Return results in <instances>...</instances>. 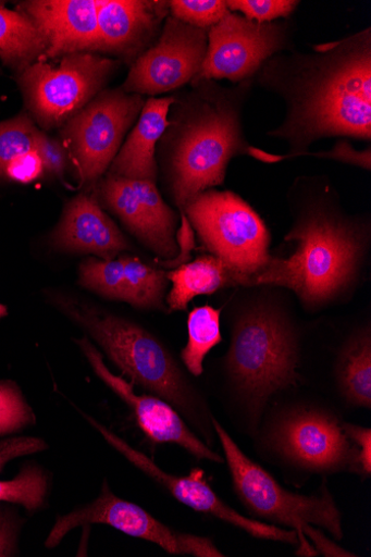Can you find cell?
Segmentation results:
<instances>
[{"label":"cell","mask_w":371,"mask_h":557,"mask_svg":"<svg viewBox=\"0 0 371 557\" xmlns=\"http://www.w3.org/2000/svg\"><path fill=\"white\" fill-rule=\"evenodd\" d=\"M125 268V301L131 306L154 310L163 309L168 287V273L151 268L140 260L123 257Z\"/></svg>","instance_id":"cell-25"},{"label":"cell","mask_w":371,"mask_h":557,"mask_svg":"<svg viewBox=\"0 0 371 557\" xmlns=\"http://www.w3.org/2000/svg\"><path fill=\"white\" fill-rule=\"evenodd\" d=\"M336 375L339 391L356 408L371 407L370 326L354 333L341 350Z\"/></svg>","instance_id":"cell-22"},{"label":"cell","mask_w":371,"mask_h":557,"mask_svg":"<svg viewBox=\"0 0 371 557\" xmlns=\"http://www.w3.org/2000/svg\"><path fill=\"white\" fill-rule=\"evenodd\" d=\"M34 420L18 387L12 382H0V435L14 433Z\"/></svg>","instance_id":"cell-30"},{"label":"cell","mask_w":371,"mask_h":557,"mask_svg":"<svg viewBox=\"0 0 371 557\" xmlns=\"http://www.w3.org/2000/svg\"><path fill=\"white\" fill-rule=\"evenodd\" d=\"M99 0H34L24 14L42 35L50 59L98 50Z\"/></svg>","instance_id":"cell-17"},{"label":"cell","mask_w":371,"mask_h":557,"mask_svg":"<svg viewBox=\"0 0 371 557\" xmlns=\"http://www.w3.org/2000/svg\"><path fill=\"white\" fill-rule=\"evenodd\" d=\"M37 153L48 172L59 176L64 175L66 154L60 141L50 138L41 132L38 138Z\"/></svg>","instance_id":"cell-35"},{"label":"cell","mask_w":371,"mask_h":557,"mask_svg":"<svg viewBox=\"0 0 371 557\" xmlns=\"http://www.w3.org/2000/svg\"><path fill=\"white\" fill-rule=\"evenodd\" d=\"M95 373L132 408L144 433L157 443H174L188 450L198 460L224 463L220 454L211 450L185 424L178 412L166 400L138 395L133 385L106 368L101 354L87 338L78 341Z\"/></svg>","instance_id":"cell-16"},{"label":"cell","mask_w":371,"mask_h":557,"mask_svg":"<svg viewBox=\"0 0 371 557\" xmlns=\"http://www.w3.org/2000/svg\"><path fill=\"white\" fill-rule=\"evenodd\" d=\"M298 345L290 319L272 302L256 301L236 318L226 369L255 420L273 395L297 384Z\"/></svg>","instance_id":"cell-4"},{"label":"cell","mask_w":371,"mask_h":557,"mask_svg":"<svg viewBox=\"0 0 371 557\" xmlns=\"http://www.w3.org/2000/svg\"><path fill=\"white\" fill-rule=\"evenodd\" d=\"M55 239L63 247L91 252L104 261L115 260L121 251L131 248L115 223L85 195L69 206Z\"/></svg>","instance_id":"cell-19"},{"label":"cell","mask_w":371,"mask_h":557,"mask_svg":"<svg viewBox=\"0 0 371 557\" xmlns=\"http://www.w3.org/2000/svg\"><path fill=\"white\" fill-rule=\"evenodd\" d=\"M144 97L122 88L106 91L72 117L64 129L85 182L92 183L113 163L127 132L138 120Z\"/></svg>","instance_id":"cell-10"},{"label":"cell","mask_w":371,"mask_h":557,"mask_svg":"<svg viewBox=\"0 0 371 557\" xmlns=\"http://www.w3.org/2000/svg\"><path fill=\"white\" fill-rule=\"evenodd\" d=\"M290 194L294 223L285 242L297 243L296 250L288 259L273 258L252 287L289 288L317 311L356 286L370 247V220L347 214L322 178H299Z\"/></svg>","instance_id":"cell-2"},{"label":"cell","mask_w":371,"mask_h":557,"mask_svg":"<svg viewBox=\"0 0 371 557\" xmlns=\"http://www.w3.org/2000/svg\"><path fill=\"white\" fill-rule=\"evenodd\" d=\"M193 83L197 89L174 120H169L163 135L170 185L181 211L197 194L224 184L228 164L236 157L270 164L283 161L246 139L243 111L252 79L233 87L208 79Z\"/></svg>","instance_id":"cell-3"},{"label":"cell","mask_w":371,"mask_h":557,"mask_svg":"<svg viewBox=\"0 0 371 557\" xmlns=\"http://www.w3.org/2000/svg\"><path fill=\"white\" fill-rule=\"evenodd\" d=\"M44 164L37 151L17 158L5 169L4 175L17 183H32L44 173Z\"/></svg>","instance_id":"cell-36"},{"label":"cell","mask_w":371,"mask_h":557,"mask_svg":"<svg viewBox=\"0 0 371 557\" xmlns=\"http://www.w3.org/2000/svg\"><path fill=\"white\" fill-rule=\"evenodd\" d=\"M8 315V309L0 304V319L5 318Z\"/></svg>","instance_id":"cell-38"},{"label":"cell","mask_w":371,"mask_h":557,"mask_svg":"<svg viewBox=\"0 0 371 557\" xmlns=\"http://www.w3.org/2000/svg\"><path fill=\"white\" fill-rule=\"evenodd\" d=\"M86 524L113 527L133 537L152 542L175 555L225 556L210 539L182 533L166 527L140 506L114 495L106 483L96 500L59 519L46 541V546H58L69 532Z\"/></svg>","instance_id":"cell-11"},{"label":"cell","mask_w":371,"mask_h":557,"mask_svg":"<svg viewBox=\"0 0 371 557\" xmlns=\"http://www.w3.org/2000/svg\"><path fill=\"white\" fill-rule=\"evenodd\" d=\"M221 310L201 307L188 317V342L182 351V359L188 371L199 376L203 372L207 354L222 343Z\"/></svg>","instance_id":"cell-24"},{"label":"cell","mask_w":371,"mask_h":557,"mask_svg":"<svg viewBox=\"0 0 371 557\" xmlns=\"http://www.w3.org/2000/svg\"><path fill=\"white\" fill-rule=\"evenodd\" d=\"M110 359L133 382L154 393L203 430V410L172 354L140 326L112 314L69 307Z\"/></svg>","instance_id":"cell-6"},{"label":"cell","mask_w":371,"mask_h":557,"mask_svg":"<svg viewBox=\"0 0 371 557\" xmlns=\"http://www.w3.org/2000/svg\"><path fill=\"white\" fill-rule=\"evenodd\" d=\"M46 448L47 444L36 437H13L0 441V472L10 461Z\"/></svg>","instance_id":"cell-34"},{"label":"cell","mask_w":371,"mask_h":557,"mask_svg":"<svg viewBox=\"0 0 371 557\" xmlns=\"http://www.w3.org/2000/svg\"><path fill=\"white\" fill-rule=\"evenodd\" d=\"M307 156L317 159L333 160L368 172L371 170L370 146L366 149L358 150L346 139L337 141L331 150L320 151V153H307L305 157Z\"/></svg>","instance_id":"cell-32"},{"label":"cell","mask_w":371,"mask_h":557,"mask_svg":"<svg viewBox=\"0 0 371 557\" xmlns=\"http://www.w3.org/2000/svg\"><path fill=\"white\" fill-rule=\"evenodd\" d=\"M208 46V30L172 16L158 40L133 64L122 89L136 95H161L194 82Z\"/></svg>","instance_id":"cell-13"},{"label":"cell","mask_w":371,"mask_h":557,"mask_svg":"<svg viewBox=\"0 0 371 557\" xmlns=\"http://www.w3.org/2000/svg\"><path fill=\"white\" fill-rule=\"evenodd\" d=\"M40 133L26 116L0 123V174L17 158L37 151Z\"/></svg>","instance_id":"cell-27"},{"label":"cell","mask_w":371,"mask_h":557,"mask_svg":"<svg viewBox=\"0 0 371 557\" xmlns=\"http://www.w3.org/2000/svg\"><path fill=\"white\" fill-rule=\"evenodd\" d=\"M182 214L211 255L247 276L250 287L273 261L267 224L237 194L205 190L187 201Z\"/></svg>","instance_id":"cell-7"},{"label":"cell","mask_w":371,"mask_h":557,"mask_svg":"<svg viewBox=\"0 0 371 557\" xmlns=\"http://www.w3.org/2000/svg\"><path fill=\"white\" fill-rule=\"evenodd\" d=\"M15 546V535L12 524L0 516V557L11 556Z\"/></svg>","instance_id":"cell-37"},{"label":"cell","mask_w":371,"mask_h":557,"mask_svg":"<svg viewBox=\"0 0 371 557\" xmlns=\"http://www.w3.org/2000/svg\"><path fill=\"white\" fill-rule=\"evenodd\" d=\"M211 424L222 443L234 490L251 515L294 529L302 542V555H348L323 532L313 529L322 528L336 540L344 536L342 515L329 491L322 495L305 496L285 490L269 472L246 457L215 419Z\"/></svg>","instance_id":"cell-5"},{"label":"cell","mask_w":371,"mask_h":557,"mask_svg":"<svg viewBox=\"0 0 371 557\" xmlns=\"http://www.w3.org/2000/svg\"><path fill=\"white\" fill-rule=\"evenodd\" d=\"M171 16L196 28L210 29L228 12L223 0H173Z\"/></svg>","instance_id":"cell-29"},{"label":"cell","mask_w":371,"mask_h":557,"mask_svg":"<svg viewBox=\"0 0 371 557\" xmlns=\"http://www.w3.org/2000/svg\"><path fill=\"white\" fill-rule=\"evenodd\" d=\"M90 424L99 431L124 457L148 474L151 479L165 486L171 494L187 505L188 508L213 516L225 521L256 539L282 542L292 545L299 543L298 534L294 530H283L273 524L250 520L231 508L206 482L203 473L194 470L188 476H175L159 469L146 455L126 443L110 430L87 418Z\"/></svg>","instance_id":"cell-14"},{"label":"cell","mask_w":371,"mask_h":557,"mask_svg":"<svg viewBox=\"0 0 371 557\" xmlns=\"http://www.w3.org/2000/svg\"><path fill=\"white\" fill-rule=\"evenodd\" d=\"M47 479L38 468H26L12 481H0V502L21 504L35 511L44 504Z\"/></svg>","instance_id":"cell-28"},{"label":"cell","mask_w":371,"mask_h":557,"mask_svg":"<svg viewBox=\"0 0 371 557\" xmlns=\"http://www.w3.org/2000/svg\"><path fill=\"white\" fill-rule=\"evenodd\" d=\"M175 97L149 98L112 163L111 175L156 182V145L169 126Z\"/></svg>","instance_id":"cell-20"},{"label":"cell","mask_w":371,"mask_h":557,"mask_svg":"<svg viewBox=\"0 0 371 557\" xmlns=\"http://www.w3.org/2000/svg\"><path fill=\"white\" fill-rule=\"evenodd\" d=\"M81 283L100 295L125 301V268L123 257L119 260L99 261L89 259L81 267Z\"/></svg>","instance_id":"cell-26"},{"label":"cell","mask_w":371,"mask_h":557,"mask_svg":"<svg viewBox=\"0 0 371 557\" xmlns=\"http://www.w3.org/2000/svg\"><path fill=\"white\" fill-rule=\"evenodd\" d=\"M118 66V62L92 53L64 57L59 65L33 64L21 78L27 106L46 128L67 123L108 83Z\"/></svg>","instance_id":"cell-8"},{"label":"cell","mask_w":371,"mask_h":557,"mask_svg":"<svg viewBox=\"0 0 371 557\" xmlns=\"http://www.w3.org/2000/svg\"><path fill=\"white\" fill-rule=\"evenodd\" d=\"M299 2L294 0H228L230 12L237 13L257 23H274L290 16Z\"/></svg>","instance_id":"cell-31"},{"label":"cell","mask_w":371,"mask_h":557,"mask_svg":"<svg viewBox=\"0 0 371 557\" xmlns=\"http://www.w3.org/2000/svg\"><path fill=\"white\" fill-rule=\"evenodd\" d=\"M289 42L287 24L257 23L228 11L208 29L207 53L195 81L228 79L237 85L253 79L264 63L289 49Z\"/></svg>","instance_id":"cell-9"},{"label":"cell","mask_w":371,"mask_h":557,"mask_svg":"<svg viewBox=\"0 0 371 557\" xmlns=\"http://www.w3.org/2000/svg\"><path fill=\"white\" fill-rule=\"evenodd\" d=\"M282 98L283 123L269 136L289 154L305 157L317 140L371 139V29L317 45L310 53L286 50L264 63L252 79Z\"/></svg>","instance_id":"cell-1"},{"label":"cell","mask_w":371,"mask_h":557,"mask_svg":"<svg viewBox=\"0 0 371 557\" xmlns=\"http://www.w3.org/2000/svg\"><path fill=\"white\" fill-rule=\"evenodd\" d=\"M173 288L168 302L173 311H184L199 295L214 294L223 288L250 287L249 278L214 256H206L168 273Z\"/></svg>","instance_id":"cell-21"},{"label":"cell","mask_w":371,"mask_h":557,"mask_svg":"<svg viewBox=\"0 0 371 557\" xmlns=\"http://www.w3.org/2000/svg\"><path fill=\"white\" fill-rule=\"evenodd\" d=\"M271 443L295 467L314 473H336L353 468L356 453L343 424L332 413L300 408L283 414L271 432Z\"/></svg>","instance_id":"cell-12"},{"label":"cell","mask_w":371,"mask_h":557,"mask_svg":"<svg viewBox=\"0 0 371 557\" xmlns=\"http://www.w3.org/2000/svg\"><path fill=\"white\" fill-rule=\"evenodd\" d=\"M46 49L42 35L24 14L0 5V59L5 64L24 72Z\"/></svg>","instance_id":"cell-23"},{"label":"cell","mask_w":371,"mask_h":557,"mask_svg":"<svg viewBox=\"0 0 371 557\" xmlns=\"http://www.w3.org/2000/svg\"><path fill=\"white\" fill-rule=\"evenodd\" d=\"M100 189L104 205L156 255L168 260L177 255L176 214L154 182L110 175Z\"/></svg>","instance_id":"cell-15"},{"label":"cell","mask_w":371,"mask_h":557,"mask_svg":"<svg viewBox=\"0 0 371 557\" xmlns=\"http://www.w3.org/2000/svg\"><path fill=\"white\" fill-rule=\"evenodd\" d=\"M169 14L170 2L99 0L98 50L134 64Z\"/></svg>","instance_id":"cell-18"},{"label":"cell","mask_w":371,"mask_h":557,"mask_svg":"<svg viewBox=\"0 0 371 557\" xmlns=\"http://www.w3.org/2000/svg\"><path fill=\"white\" fill-rule=\"evenodd\" d=\"M343 430L356 453V472L363 476H369L371 474L370 429L343 423Z\"/></svg>","instance_id":"cell-33"}]
</instances>
